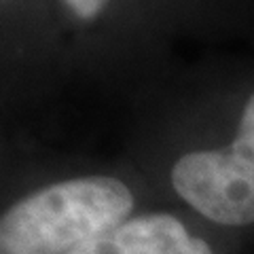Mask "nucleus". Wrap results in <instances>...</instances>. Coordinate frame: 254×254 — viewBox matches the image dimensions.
Masks as SVG:
<instances>
[{"label":"nucleus","instance_id":"obj_1","mask_svg":"<svg viewBox=\"0 0 254 254\" xmlns=\"http://www.w3.org/2000/svg\"><path fill=\"white\" fill-rule=\"evenodd\" d=\"M131 210V190L117 178L55 182L2 214L0 254H70L125 222Z\"/></svg>","mask_w":254,"mask_h":254},{"label":"nucleus","instance_id":"obj_2","mask_svg":"<svg viewBox=\"0 0 254 254\" xmlns=\"http://www.w3.org/2000/svg\"><path fill=\"white\" fill-rule=\"evenodd\" d=\"M176 193L205 218L227 227L254 222V93L231 148L195 150L172 168Z\"/></svg>","mask_w":254,"mask_h":254},{"label":"nucleus","instance_id":"obj_3","mask_svg":"<svg viewBox=\"0 0 254 254\" xmlns=\"http://www.w3.org/2000/svg\"><path fill=\"white\" fill-rule=\"evenodd\" d=\"M70 254H212L210 246L190 235L170 214L127 218Z\"/></svg>","mask_w":254,"mask_h":254},{"label":"nucleus","instance_id":"obj_4","mask_svg":"<svg viewBox=\"0 0 254 254\" xmlns=\"http://www.w3.org/2000/svg\"><path fill=\"white\" fill-rule=\"evenodd\" d=\"M64 2L72 9V13L76 15V17L93 19L95 15L102 11V6H104L106 0H64Z\"/></svg>","mask_w":254,"mask_h":254}]
</instances>
